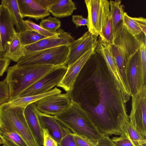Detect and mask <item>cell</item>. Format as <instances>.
<instances>
[{
  "instance_id": "cell-1",
  "label": "cell",
  "mask_w": 146,
  "mask_h": 146,
  "mask_svg": "<svg viewBox=\"0 0 146 146\" xmlns=\"http://www.w3.org/2000/svg\"><path fill=\"white\" fill-rule=\"evenodd\" d=\"M90 58L94 66L93 72L82 82H94L98 94L99 102L93 106L82 99L80 103L98 130L105 135H111L119 130L116 121L118 115L121 114L129 117L125 104L102 56L96 53Z\"/></svg>"
},
{
  "instance_id": "cell-2",
  "label": "cell",
  "mask_w": 146,
  "mask_h": 146,
  "mask_svg": "<svg viewBox=\"0 0 146 146\" xmlns=\"http://www.w3.org/2000/svg\"><path fill=\"white\" fill-rule=\"evenodd\" d=\"M55 116L72 133L94 142H98L105 136L97 129L81 104L74 100L66 110Z\"/></svg>"
},
{
  "instance_id": "cell-3",
  "label": "cell",
  "mask_w": 146,
  "mask_h": 146,
  "mask_svg": "<svg viewBox=\"0 0 146 146\" xmlns=\"http://www.w3.org/2000/svg\"><path fill=\"white\" fill-rule=\"evenodd\" d=\"M60 66L32 65L9 67L4 80L8 84L11 100L17 98L24 91Z\"/></svg>"
},
{
  "instance_id": "cell-4",
  "label": "cell",
  "mask_w": 146,
  "mask_h": 146,
  "mask_svg": "<svg viewBox=\"0 0 146 146\" xmlns=\"http://www.w3.org/2000/svg\"><path fill=\"white\" fill-rule=\"evenodd\" d=\"M25 108L13 106L7 103L0 107V119L2 126L18 134L28 146H39L35 141L25 118Z\"/></svg>"
},
{
  "instance_id": "cell-5",
  "label": "cell",
  "mask_w": 146,
  "mask_h": 146,
  "mask_svg": "<svg viewBox=\"0 0 146 146\" xmlns=\"http://www.w3.org/2000/svg\"><path fill=\"white\" fill-rule=\"evenodd\" d=\"M69 51V46L64 45L33 52L24 55L16 65L20 66H66Z\"/></svg>"
},
{
  "instance_id": "cell-6",
  "label": "cell",
  "mask_w": 146,
  "mask_h": 146,
  "mask_svg": "<svg viewBox=\"0 0 146 146\" xmlns=\"http://www.w3.org/2000/svg\"><path fill=\"white\" fill-rule=\"evenodd\" d=\"M131 109L129 118L130 124L146 138V85L132 95Z\"/></svg>"
},
{
  "instance_id": "cell-7",
  "label": "cell",
  "mask_w": 146,
  "mask_h": 146,
  "mask_svg": "<svg viewBox=\"0 0 146 146\" xmlns=\"http://www.w3.org/2000/svg\"><path fill=\"white\" fill-rule=\"evenodd\" d=\"M73 100L72 93L66 92L50 95L34 103L39 112L46 114L56 116L66 110Z\"/></svg>"
},
{
  "instance_id": "cell-8",
  "label": "cell",
  "mask_w": 146,
  "mask_h": 146,
  "mask_svg": "<svg viewBox=\"0 0 146 146\" xmlns=\"http://www.w3.org/2000/svg\"><path fill=\"white\" fill-rule=\"evenodd\" d=\"M67 69V66H60L26 89L17 98L39 95L48 92L61 82Z\"/></svg>"
},
{
  "instance_id": "cell-9",
  "label": "cell",
  "mask_w": 146,
  "mask_h": 146,
  "mask_svg": "<svg viewBox=\"0 0 146 146\" xmlns=\"http://www.w3.org/2000/svg\"><path fill=\"white\" fill-rule=\"evenodd\" d=\"M96 51L103 58L110 72L121 92L124 101H127L131 97V94L126 88L120 75L112 55L111 44L102 41L99 39L98 41Z\"/></svg>"
},
{
  "instance_id": "cell-10",
  "label": "cell",
  "mask_w": 146,
  "mask_h": 146,
  "mask_svg": "<svg viewBox=\"0 0 146 146\" xmlns=\"http://www.w3.org/2000/svg\"><path fill=\"white\" fill-rule=\"evenodd\" d=\"M144 39L135 36L128 31L121 22L117 27L113 35V43L122 51L127 61L128 58L139 50L140 43Z\"/></svg>"
},
{
  "instance_id": "cell-11",
  "label": "cell",
  "mask_w": 146,
  "mask_h": 146,
  "mask_svg": "<svg viewBox=\"0 0 146 146\" xmlns=\"http://www.w3.org/2000/svg\"><path fill=\"white\" fill-rule=\"evenodd\" d=\"M97 45L91 48L77 60L68 65L67 71L62 79L57 86L66 92L72 93L81 71L91 56L96 52Z\"/></svg>"
},
{
  "instance_id": "cell-12",
  "label": "cell",
  "mask_w": 146,
  "mask_h": 146,
  "mask_svg": "<svg viewBox=\"0 0 146 146\" xmlns=\"http://www.w3.org/2000/svg\"><path fill=\"white\" fill-rule=\"evenodd\" d=\"M74 40L71 34L60 29L54 35L24 47L25 55L58 46H69Z\"/></svg>"
},
{
  "instance_id": "cell-13",
  "label": "cell",
  "mask_w": 146,
  "mask_h": 146,
  "mask_svg": "<svg viewBox=\"0 0 146 146\" xmlns=\"http://www.w3.org/2000/svg\"><path fill=\"white\" fill-rule=\"evenodd\" d=\"M97 42V37L88 31L79 38L74 40L69 45V51L66 66L75 62L88 50L96 46Z\"/></svg>"
},
{
  "instance_id": "cell-14",
  "label": "cell",
  "mask_w": 146,
  "mask_h": 146,
  "mask_svg": "<svg viewBox=\"0 0 146 146\" xmlns=\"http://www.w3.org/2000/svg\"><path fill=\"white\" fill-rule=\"evenodd\" d=\"M1 5L0 13V34L2 48L5 54L17 33L12 17L7 8Z\"/></svg>"
},
{
  "instance_id": "cell-15",
  "label": "cell",
  "mask_w": 146,
  "mask_h": 146,
  "mask_svg": "<svg viewBox=\"0 0 146 146\" xmlns=\"http://www.w3.org/2000/svg\"><path fill=\"white\" fill-rule=\"evenodd\" d=\"M127 70L128 80L132 95L143 86L139 50L128 59Z\"/></svg>"
},
{
  "instance_id": "cell-16",
  "label": "cell",
  "mask_w": 146,
  "mask_h": 146,
  "mask_svg": "<svg viewBox=\"0 0 146 146\" xmlns=\"http://www.w3.org/2000/svg\"><path fill=\"white\" fill-rule=\"evenodd\" d=\"M88 12V31L97 37L101 31L103 0H85Z\"/></svg>"
},
{
  "instance_id": "cell-17",
  "label": "cell",
  "mask_w": 146,
  "mask_h": 146,
  "mask_svg": "<svg viewBox=\"0 0 146 146\" xmlns=\"http://www.w3.org/2000/svg\"><path fill=\"white\" fill-rule=\"evenodd\" d=\"M26 121L36 142L39 146L43 145V132L36 104L31 103L25 109Z\"/></svg>"
},
{
  "instance_id": "cell-18",
  "label": "cell",
  "mask_w": 146,
  "mask_h": 146,
  "mask_svg": "<svg viewBox=\"0 0 146 146\" xmlns=\"http://www.w3.org/2000/svg\"><path fill=\"white\" fill-rule=\"evenodd\" d=\"M17 3L23 18L28 17L38 21L50 15L48 11L42 7L35 0H17Z\"/></svg>"
},
{
  "instance_id": "cell-19",
  "label": "cell",
  "mask_w": 146,
  "mask_h": 146,
  "mask_svg": "<svg viewBox=\"0 0 146 146\" xmlns=\"http://www.w3.org/2000/svg\"><path fill=\"white\" fill-rule=\"evenodd\" d=\"M116 120L122 133L124 134L131 140L134 146H146V138L130 124L129 117L119 114Z\"/></svg>"
},
{
  "instance_id": "cell-20",
  "label": "cell",
  "mask_w": 146,
  "mask_h": 146,
  "mask_svg": "<svg viewBox=\"0 0 146 146\" xmlns=\"http://www.w3.org/2000/svg\"><path fill=\"white\" fill-rule=\"evenodd\" d=\"M38 111L42 128L48 129L50 135L57 142L59 146L63 137L61 123L56 119L55 116Z\"/></svg>"
},
{
  "instance_id": "cell-21",
  "label": "cell",
  "mask_w": 146,
  "mask_h": 146,
  "mask_svg": "<svg viewBox=\"0 0 146 146\" xmlns=\"http://www.w3.org/2000/svg\"><path fill=\"white\" fill-rule=\"evenodd\" d=\"M101 25V31L99 35V39L102 41L112 44L113 38L112 24L109 2L107 0H103Z\"/></svg>"
},
{
  "instance_id": "cell-22",
  "label": "cell",
  "mask_w": 146,
  "mask_h": 146,
  "mask_svg": "<svg viewBox=\"0 0 146 146\" xmlns=\"http://www.w3.org/2000/svg\"><path fill=\"white\" fill-rule=\"evenodd\" d=\"M76 9L75 3L71 0H58L48 10L53 16L61 18L71 15Z\"/></svg>"
},
{
  "instance_id": "cell-23",
  "label": "cell",
  "mask_w": 146,
  "mask_h": 146,
  "mask_svg": "<svg viewBox=\"0 0 146 146\" xmlns=\"http://www.w3.org/2000/svg\"><path fill=\"white\" fill-rule=\"evenodd\" d=\"M111 47L112 55L123 81L127 90L131 93L127 79V61L125 55L122 50L114 44H111Z\"/></svg>"
},
{
  "instance_id": "cell-24",
  "label": "cell",
  "mask_w": 146,
  "mask_h": 146,
  "mask_svg": "<svg viewBox=\"0 0 146 146\" xmlns=\"http://www.w3.org/2000/svg\"><path fill=\"white\" fill-rule=\"evenodd\" d=\"M1 5L6 7L14 21L17 33H20L26 30L19 8L17 0H2Z\"/></svg>"
},
{
  "instance_id": "cell-25",
  "label": "cell",
  "mask_w": 146,
  "mask_h": 146,
  "mask_svg": "<svg viewBox=\"0 0 146 146\" xmlns=\"http://www.w3.org/2000/svg\"><path fill=\"white\" fill-rule=\"evenodd\" d=\"M61 92V91L60 89L55 87L48 92L44 94L18 97L9 101L7 103L13 106L21 107L25 108L29 104L35 103L42 98Z\"/></svg>"
},
{
  "instance_id": "cell-26",
  "label": "cell",
  "mask_w": 146,
  "mask_h": 146,
  "mask_svg": "<svg viewBox=\"0 0 146 146\" xmlns=\"http://www.w3.org/2000/svg\"><path fill=\"white\" fill-rule=\"evenodd\" d=\"M25 55L24 47L21 44L18 33H16L11 42L4 56L10 60L17 62Z\"/></svg>"
},
{
  "instance_id": "cell-27",
  "label": "cell",
  "mask_w": 146,
  "mask_h": 146,
  "mask_svg": "<svg viewBox=\"0 0 146 146\" xmlns=\"http://www.w3.org/2000/svg\"><path fill=\"white\" fill-rule=\"evenodd\" d=\"M109 2L113 35L117 26L123 21L125 12L121 0H110Z\"/></svg>"
},
{
  "instance_id": "cell-28",
  "label": "cell",
  "mask_w": 146,
  "mask_h": 146,
  "mask_svg": "<svg viewBox=\"0 0 146 146\" xmlns=\"http://www.w3.org/2000/svg\"><path fill=\"white\" fill-rule=\"evenodd\" d=\"M0 133L3 141L4 146H28L23 138L15 131L0 127Z\"/></svg>"
},
{
  "instance_id": "cell-29",
  "label": "cell",
  "mask_w": 146,
  "mask_h": 146,
  "mask_svg": "<svg viewBox=\"0 0 146 146\" xmlns=\"http://www.w3.org/2000/svg\"><path fill=\"white\" fill-rule=\"evenodd\" d=\"M18 33L22 45L24 46L32 44L47 37L33 31L26 30Z\"/></svg>"
},
{
  "instance_id": "cell-30",
  "label": "cell",
  "mask_w": 146,
  "mask_h": 146,
  "mask_svg": "<svg viewBox=\"0 0 146 146\" xmlns=\"http://www.w3.org/2000/svg\"><path fill=\"white\" fill-rule=\"evenodd\" d=\"M123 22L129 32L133 36H138L142 33L133 17L129 16L126 12H124Z\"/></svg>"
},
{
  "instance_id": "cell-31",
  "label": "cell",
  "mask_w": 146,
  "mask_h": 146,
  "mask_svg": "<svg viewBox=\"0 0 146 146\" xmlns=\"http://www.w3.org/2000/svg\"><path fill=\"white\" fill-rule=\"evenodd\" d=\"M39 25L48 31L56 33L60 29L61 22L55 17L49 16L46 19H42Z\"/></svg>"
},
{
  "instance_id": "cell-32",
  "label": "cell",
  "mask_w": 146,
  "mask_h": 146,
  "mask_svg": "<svg viewBox=\"0 0 146 146\" xmlns=\"http://www.w3.org/2000/svg\"><path fill=\"white\" fill-rule=\"evenodd\" d=\"M146 39L140 43L139 48L141 70L142 86L146 85Z\"/></svg>"
},
{
  "instance_id": "cell-33",
  "label": "cell",
  "mask_w": 146,
  "mask_h": 146,
  "mask_svg": "<svg viewBox=\"0 0 146 146\" xmlns=\"http://www.w3.org/2000/svg\"><path fill=\"white\" fill-rule=\"evenodd\" d=\"M24 23L26 30L34 31L46 37H49L56 33L47 31L31 21L29 20H24Z\"/></svg>"
},
{
  "instance_id": "cell-34",
  "label": "cell",
  "mask_w": 146,
  "mask_h": 146,
  "mask_svg": "<svg viewBox=\"0 0 146 146\" xmlns=\"http://www.w3.org/2000/svg\"><path fill=\"white\" fill-rule=\"evenodd\" d=\"M63 137L59 146H76L72 133L62 124Z\"/></svg>"
},
{
  "instance_id": "cell-35",
  "label": "cell",
  "mask_w": 146,
  "mask_h": 146,
  "mask_svg": "<svg viewBox=\"0 0 146 146\" xmlns=\"http://www.w3.org/2000/svg\"><path fill=\"white\" fill-rule=\"evenodd\" d=\"M10 99V90L9 85L4 80L0 81V107L7 103Z\"/></svg>"
},
{
  "instance_id": "cell-36",
  "label": "cell",
  "mask_w": 146,
  "mask_h": 146,
  "mask_svg": "<svg viewBox=\"0 0 146 146\" xmlns=\"http://www.w3.org/2000/svg\"><path fill=\"white\" fill-rule=\"evenodd\" d=\"M76 146H96V142L72 133Z\"/></svg>"
},
{
  "instance_id": "cell-37",
  "label": "cell",
  "mask_w": 146,
  "mask_h": 146,
  "mask_svg": "<svg viewBox=\"0 0 146 146\" xmlns=\"http://www.w3.org/2000/svg\"><path fill=\"white\" fill-rule=\"evenodd\" d=\"M111 139L116 146H134L131 140L124 134L119 137H113Z\"/></svg>"
},
{
  "instance_id": "cell-38",
  "label": "cell",
  "mask_w": 146,
  "mask_h": 146,
  "mask_svg": "<svg viewBox=\"0 0 146 146\" xmlns=\"http://www.w3.org/2000/svg\"><path fill=\"white\" fill-rule=\"evenodd\" d=\"M44 146H59L57 142L51 136L47 129L43 128Z\"/></svg>"
},
{
  "instance_id": "cell-39",
  "label": "cell",
  "mask_w": 146,
  "mask_h": 146,
  "mask_svg": "<svg viewBox=\"0 0 146 146\" xmlns=\"http://www.w3.org/2000/svg\"><path fill=\"white\" fill-rule=\"evenodd\" d=\"M72 21L76 26V27L88 25L87 18H84L82 15H73L72 16Z\"/></svg>"
},
{
  "instance_id": "cell-40",
  "label": "cell",
  "mask_w": 146,
  "mask_h": 146,
  "mask_svg": "<svg viewBox=\"0 0 146 146\" xmlns=\"http://www.w3.org/2000/svg\"><path fill=\"white\" fill-rule=\"evenodd\" d=\"M96 146H116L109 135H105L96 142Z\"/></svg>"
},
{
  "instance_id": "cell-41",
  "label": "cell",
  "mask_w": 146,
  "mask_h": 146,
  "mask_svg": "<svg viewBox=\"0 0 146 146\" xmlns=\"http://www.w3.org/2000/svg\"><path fill=\"white\" fill-rule=\"evenodd\" d=\"M10 60L4 57H0V77L7 70Z\"/></svg>"
},
{
  "instance_id": "cell-42",
  "label": "cell",
  "mask_w": 146,
  "mask_h": 146,
  "mask_svg": "<svg viewBox=\"0 0 146 146\" xmlns=\"http://www.w3.org/2000/svg\"><path fill=\"white\" fill-rule=\"evenodd\" d=\"M138 24L142 32L146 36V19L143 17H133Z\"/></svg>"
},
{
  "instance_id": "cell-43",
  "label": "cell",
  "mask_w": 146,
  "mask_h": 146,
  "mask_svg": "<svg viewBox=\"0 0 146 146\" xmlns=\"http://www.w3.org/2000/svg\"><path fill=\"white\" fill-rule=\"evenodd\" d=\"M42 7L48 10L51 5L56 3L58 0H35Z\"/></svg>"
},
{
  "instance_id": "cell-44",
  "label": "cell",
  "mask_w": 146,
  "mask_h": 146,
  "mask_svg": "<svg viewBox=\"0 0 146 146\" xmlns=\"http://www.w3.org/2000/svg\"><path fill=\"white\" fill-rule=\"evenodd\" d=\"M1 5H0V13L1 10ZM4 57V54L3 52L2 48L1 39L0 34V57Z\"/></svg>"
},
{
  "instance_id": "cell-45",
  "label": "cell",
  "mask_w": 146,
  "mask_h": 146,
  "mask_svg": "<svg viewBox=\"0 0 146 146\" xmlns=\"http://www.w3.org/2000/svg\"><path fill=\"white\" fill-rule=\"evenodd\" d=\"M3 144V141L2 137L0 133V145L1 144Z\"/></svg>"
},
{
  "instance_id": "cell-46",
  "label": "cell",
  "mask_w": 146,
  "mask_h": 146,
  "mask_svg": "<svg viewBox=\"0 0 146 146\" xmlns=\"http://www.w3.org/2000/svg\"><path fill=\"white\" fill-rule=\"evenodd\" d=\"M2 126V124L1 122L0 119V127H1Z\"/></svg>"
},
{
  "instance_id": "cell-47",
  "label": "cell",
  "mask_w": 146,
  "mask_h": 146,
  "mask_svg": "<svg viewBox=\"0 0 146 146\" xmlns=\"http://www.w3.org/2000/svg\"><path fill=\"white\" fill-rule=\"evenodd\" d=\"M3 146H4V145H3Z\"/></svg>"
}]
</instances>
